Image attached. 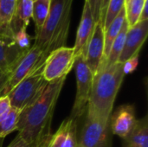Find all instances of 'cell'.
I'll use <instances>...</instances> for the list:
<instances>
[{"mask_svg":"<svg viewBox=\"0 0 148 147\" xmlns=\"http://www.w3.org/2000/svg\"><path fill=\"white\" fill-rule=\"evenodd\" d=\"M66 77L48 82L40 96L19 115L16 131L28 143H38L51 131L53 113Z\"/></svg>","mask_w":148,"mask_h":147,"instance_id":"6da1fadb","label":"cell"},{"mask_svg":"<svg viewBox=\"0 0 148 147\" xmlns=\"http://www.w3.org/2000/svg\"><path fill=\"white\" fill-rule=\"evenodd\" d=\"M124 77L123 63L119 62L99 69L93 76L86 115L109 120Z\"/></svg>","mask_w":148,"mask_h":147,"instance_id":"7a4b0ae2","label":"cell"},{"mask_svg":"<svg viewBox=\"0 0 148 147\" xmlns=\"http://www.w3.org/2000/svg\"><path fill=\"white\" fill-rule=\"evenodd\" d=\"M73 0H51L48 17L42 29L36 33L34 44L43 49L44 59L53 50L66 44Z\"/></svg>","mask_w":148,"mask_h":147,"instance_id":"3957f363","label":"cell"},{"mask_svg":"<svg viewBox=\"0 0 148 147\" xmlns=\"http://www.w3.org/2000/svg\"><path fill=\"white\" fill-rule=\"evenodd\" d=\"M42 66L43 64L21 81L7 94L12 107L22 111L33 103L42 93L48 84L42 74Z\"/></svg>","mask_w":148,"mask_h":147,"instance_id":"277c9868","label":"cell"},{"mask_svg":"<svg viewBox=\"0 0 148 147\" xmlns=\"http://www.w3.org/2000/svg\"><path fill=\"white\" fill-rule=\"evenodd\" d=\"M74 67L76 77V94L69 118L78 120L87 112L93 75L88 68L82 54L76 56Z\"/></svg>","mask_w":148,"mask_h":147,"instance_id":"5b68a950","label":"cell"},{"mask_svg":"<svg viewBox=\"0 0 148 147\" xmlns=\"http://www.w3.org/2000/svg\"><path fill=\"white\" fill-rule=\"evenodd\" d=\"M44 61L43 49L33 43L30 49L23 55L13 69L10 72L7 81L0 92V96L7 95L21 81H23L34 70L41 67Z\"/></svg>","mask_w":148,"mask_h":147,"instance_id":"8992f818","label":"cell"},{"mask_svg":"<svg viewBox=\"0 0 148 147\" xmlns=\"http://www.w3.org/2000/svg\"><path fill=\"white\" fill-rule=\"evenodd\" d=\"M75 58L73 47L64 46L50 52L45 59L42 69L44 80L47 82H51L67 77L74 67Z\"/></svg>","mask_w":148,"mask_h":147,"instance_id":"52a82bcc","label":"cell"},{"mask_svg":"<svg viewBox=\"0 0 148 147\" xmlns=\"http://www.w3.org/2000/svg\"><path fill=\"white\" fill-rule=\"evenodd\" d=\"M109 120L86 115L78 137V147H110Z\"/></svg>","mask_w":148,"mask_h":147,"instance_id":"ba28073f","label":"cell"},{"mask_svg":"<svg viewBox=\"0 0 148 147\" xmlns=\"http://www.w3.org/2000/svg\"><path fill=\"white\" fill-rule=\"evenodd\" d=\"M27 51L16 42L10 27L0 28V69L11 71Z\"/></svg>","mask_w":148,"mask_h":147,"instance_id":"9c48e42d","label":"cell"},{"mask_svg":"<svg viewBox=\"0 0 148 147\" xmlns=\"http://www.w3.org/2000/svg\"><path fill=\"white\" fill-rule=\"evenodd\" d=\"M148 35V20L139 21L133 27H129L126 35L123 50L119 62H125L129 58L139 55Z\"/></svg>","mask_w":148,"mask_h":147,"instance_id":"30bf717a","label":"cell"},{"mask_svg":"<svg viewBox=\"0 0 148 147\" xmlns=\"http://www.w3.org/2000/svg\"><path fill=\"white\" fill-rule=\"evenodd\" d=\"M104 54V28L101 22L96 23L93 34L87 45L84 59L93 76L98 71Z\"/></svg>","mask_w":148,"mask_h":147,"instance_id":"8fae6325","label":"cell"},{"mask_svg":"<svg viewBox=\"0 0 148 147\" xmlns=\"http://www.w3.org/2000/svg\"><path fill=\"white\" fill-rule=\"evenodd\" d=\"M135 108L133 105L119 107L109 118L111 133L125 139L134 128L137 122Z\"/></svg>","mask_w":148,"mask_h":147,"instance_id":"7c38bea8","label":"cell"},{"mask_svg":"<svg viewBox=\"0 0 148 147\" xmlns=\"http://www.w3.org/2000/svg\"><path fill=\"white\" fill-rule=\"evenodd\" d=\"M77 121L69 117L63 120L57 131L50 135L45 147H78Z\"/></svg>","mask_w":148,"mask_h":147,"instance_id":"4fadbf2b","label":"cell"},{"mask_svg":"<svg viewBox=\"0 0 148 147\" xmlns=\"http://www.w3.org/2000/svg\"><path fill=\"white\" fill-rule=\"evenodd\" d=\"M96 22L95 21L93 15L91 13L89 4L87 0H85L82 14L80 21V24L76 32L75 42L74 45V50L75 56L82 54L84 55L87 45L90 40V37L95 29Z\"/></svg>","mask_w":148,"mask_h":147,"instance_id":"5bb4252c","label":"cell"},{"mask_svg":"<svg viewBox=\"0 0 148 147\" xmlns=\"http://www.w3.org/2000/svg\"><path fill=\"white\" fill-rule=\"evenodd\" d=\"M32 3L31 0H16L15 12L9 25L13 35L27 29L32 17Z\"/></svg>","mask_w":148,"mask_h":147,"instance_id":"9a60e30c","label":"cell"},{"mask_svg":"<svg viewBox=\"0 0 148 147\" xmlns=\"http://www.w3.org/2000/svg\"><path fill=\"white\" fill-rule=\"evenodd\" d=\"M125 20H126V14H125V7H124V9L116 16V18L110 23V25L106 29H104V54H103V58H102V61L101 62V65L98 70L105 68L106 61H107L109 50L111 49V46L114 41L115 40V38L117 37V36L119 35L124 24Z\"/></svg>","mask_w":148,"mask_h":147,"instance_id":"2e32d148","label":"cell"},{"mask_svg":"<svg viewBox=\"0 0 148 147\" xmlns=\"http://www.w3.org/2000/svg\"><path fill=\"white\" fill-rule=\"evenodd\" d=\"M127 147H148V120H138L133 131L124 139Z\"/></svg>","mask_w":148,"mask_h":147,"instance_id":"e0dca14e","label":"cell"},{"mask_svg":"<svg viewBox=\"0 0 148 147\" xmlns=\"http://www.w3.org/2000/svg\"><path fill=\"white\" fill-rule=\"evenodd\" d=\"M128 24L127 23V20H125L124 24L119 33V35L117 36V37L115 38V40L114 41L111 49L109 50L107 61H106V64L105 67L108 66H112L114 64H115L116 62H118L120 55L123 50L124 48V43H125V39H126V35L127 32L128 30Z\"/></svg>","mask_w":148,"mask_h":147,"instance_id":"ac0fdd59","label":"cell"},{"mask_svg":"<svg viewBox=\"0 0 148 147\" xmlns=\"http://www.w3.org/2000/svg\"><path fill=\"white\" fill-rule=\"evenodd\" d=\"M51 0H35L32 3V17L36 25V33L43 26L49 11Z\"/></svg>","mask_w":148,"mask_h":147,"instance_id":"d6986e66","label":"cell"},{"mask_svg":"<svg viewBox=\"0 0 148 147\" xmlns=\"http://www.w3.org/2000/svg\"><path fill=\"white\" fill-rule=\"evenodd\" d=\"M21 111L11 107L10 112L0 119V139L5 138L14 131H16Z\"/></svg>","mask_w":148,"mask_h":147,"instance_id":"ffe728a7","label":"cell"},{"mask_svg":"<svg viewBox=\"0 0 148 147\" xmlns=\"http://www.w3.org/2000/svg\"><path fill=\"white\" fill-rule=\"evenodd\" d=\"M147 0H128L125 2V14L128 27H133L139 21Z\"/></svg>","mask_w":148,"mask_h":147,"instance_id":"44dd1931","label":"cell"},{"mask_svg":"<svg viewBox=\"0 0 148 147\" xmlns=\"http://www.w3.org/2000/svg\"><path fill=\"white\" fill-rule=\"evenodd\" d=\"M126 0H109L106 8L103 28L106 29L125 7Z\"/></svg>","mask_w":148,"mask_h":147,"instance_id":"7402d4cb","label":"cell"},{"mask_svg":"<svg viewBox=\"0 0 148 147\" xmlns=\"http://www.w3.org/2000/svg\"><path fill=\"white\" fill-rule=\"evenodd\" d=\"M16 0H0V28L9 27L13 17Z\"/></svg>","mask_w":148,"mask_h":147,"instance_id":"603a6c76","label":"cell"},{"mask_svg":"<svg viewBox=\"0 0 148 147\" xmlns=\"http://www.w3.org/2000/svg\"><path fill=\"white\" fill-rule=\"evenodd\" d=\"M14 38L17 45L24 51H28L30 47L32 46L31 44V40L32 38L28 35L26 29H21L17 33L14 35Z\"/></svg>","mask_w":148,"mask_h":147,"instance_id":"cb8c5ba5","label":"cell"},{"mask_svg":"<svg viewBox=\"0 0 148 147\" xmlns=\"http://www.w3.org/2000/svg\"><path fill=\"white\" fill-rule=\"evenodd\" d=\"M89 8L91 10V13L93 15V17L96 23L101 22V7L103 0H87Z\"/></svg>","mask_w":148,"mask_h":147,"instance_id":"d4e9b609","label":"cell"},{"mask_svg":"<svg viewBox=\"0 0 148 147\" xmlns=\"http://www.w3.org/2000/svg\"><path fill=\"white\" fill-rule=\"evenodd\" d=\"M138 64H139V55H136L127 60L125 62H123V71L125 75L133 73L137 68Z\"/></svg>","mask_w":148,"mask_h":147,"instance_id":"484cf974","label":"cell"},{"mask_svg":"<svg viewBox=\"0 0 148 147\" xmlns=\"http://www.w3.org/2000/svg\"><path fill=\"white\" fill-rule=\"evenodd\" d=\"M49 134V133H48ZM47 135V134H46ZM45 135V136H46ZM44 136V137H45ZM43 137V138H44ZM43 138L42 139V140L43 139ZM42 140H40L38 143H35V144H31V143H28L27 141H25L24 139H23L18 134L16 136V138L11 141V143L7 147H39L40 143L42 142Z\"/></svg>","mask_w":148,"mask_h":147,"instance_id":"4316f807","label":"cell"},{"mask_svg":"<svg viewBox=\"0 0 148 147\" xmlns=\"http://www.w3.org/2000/svg\"><path fill=\"white\" fill-rule=\"evenodd\" d=\"M11 109L10 99L7 95L0 96V119L6 115Z\"/></svg>","mask_w":148,"mask_h":147,"instance_id":"83f0119b","label":"cell"},{"mask_svg":"<svg viewBox=\"0 0 148 147\" xmlns=\"http://www.w3.org/2000/svg\"><path fill=\"white\" fill-rule=\"evenodd\" d=\"M10 71L1 70L0 69V92L3 89V88L4 87V85H5V83L7 81V79H8V76L10 75Z\"/></svg>","mask_w":148,"mask_h":147,"instance_id":"f1b7e54d","label":"cell"},{"mask_svg":"<svg viewBox=\"0 0 148 147\" xmlns=\"http://www.w3.org/2000/svg\"><path fill=\"white\" fill-rule=\"evenodd\" d=\"M148 0L145 2V4L143 6L142 11H141V15L140 17V21H143V20H148V11H147V6H148Z\"/></svg>","mask_w":148,"mask_h":147,"instance_id":"f546056e","label":"cell"},{"mask_svg":"<svg viewBox=\"0 0 148 147\" xmlns=\"http://www.w3.org/2000/svg\"><path fill=\"white\" fill-rule=\"evenodd\" d=\"M108 1H109V0H103V3H102V7H101V23H103V22H104V16H105L106 8H107V5H108Z\"/></svg>","mask_w":148,"mask_h":147,"instance_id":"4dcf8cb0","label":"cell"},{"mask_svg":"<svg viewBox=\"0 0 148 147\" xmlns=\"http://www.w3.org/2000/svg\"><path fill=\"white\" fill-rule=\"evenodd\" d=\"M50 135H51V133H49V134H47V135L43 138V139H42V142L40 143V146H39V147H45V146H46V143H47V141H48L49 138L50 137Z\"/></svg>","mask_w":148,"mask_h":147,"instance_id":"1f68e13d","label":"cell"},{"mask_svg":"<svg viewBox=\"0 0 148 147\" xmlns=\"http://www.w3.org/2000/svg\"><path fill=\"white\" fill-rule=\"evenodd\" d=\"M31 1H32V2H33V1H35V0H31Z\"/></svg>","mask_w":148,"mask_h":147,"instance_id":"d6a6232c","label":"cell"},{"mask_svg":"<svg viewBox=\"0 0 148 147\" xmlns=\"http://www.w3.org/2000/svg\"><path fill=\"white\" fill-rule=\"evenodd\" d=\"M123 147H127V146H123Z\"/></svg>","mask_w":148,"mask_h":147,"instance_id":"836d02e7","label":"cell"},{"mask_svg":"<svg viewBox=\"0 0 148 147\" xmlns=\"http://www.w3.org/2000/svg\"><path fill=\"white\" fill-rule=\"evenodd\" d=\"M127 1H128V0H126V2H127Z\"/></svg>","mask_w":148,"mask_h":147,"instance_id":"e575fe53","label":"cell"}]
</instances>
